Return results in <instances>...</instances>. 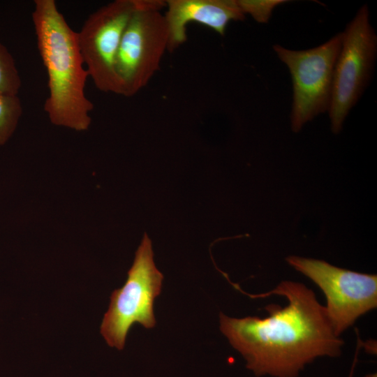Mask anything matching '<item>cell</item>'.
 <instances>
[{"label": "cell", "mask_w": 377, "mask_h": 377, "mask_svg": "<svg viewBox=\"0 0 377 377\" xmlns=\"http://www.w3.org/2000/svg\"><path fill=\"white\" fill-rule=\"evenodd\" d=\"M285 297L288 304L266 306L269 316L230 318L220 313V329L257 376L297 377L321 356L338 357L343 341L336 336L325 307L302 283L283 281L268 293Z\"/></svg>", "instance_id": "6da1fadb"}, {"label": "cell", "mask_w": 377, "mask_h": 377, "mask_svg": "<svg viewBox=\"0 0 377 377\" xmlns=\"http://www.w3.org/2000/svg\"><path fill=\"white\" fill-rule=\"evenodd\" d=\"M34 4L32 21L48 80L49 96L44 110L55 126L87 131L94 105L85 95L89 76L77 33L68 25L54 0H35Z\"/></svg>", "instance_id": "7a4b0ae2"}, {"label": "cell", "mask_w": 377, "mask_h": 377, "mask_svg": "<svg viewBox=\"0 0 377 377\" xmlns=\"http://www.w3.org/2000/svg\"><path fill=\"white\" fill-rule=\"evenodd\" d=\"M162 0H138L124 31L116 59L119 95L134 96L159 70L169 34Z\"/></svg>", "instance_id": "3957f363"}, {"label": "cell", "mask_w": 377, "mask_h": 377, "mask_svg": "<svg viewBox=\"0 0 377 377\" xmlns=\"http://www.w3.org/2000/svg\"><path fill=\"white\" fill-rule=\"evenodd\" d=\"M153 256L151 241L145 233L126 281L112 292L101 325V333L111 347L123 349L128 332L135 323L147 329L156 325L154 302L161 292L163 276Z\"/></svg>", "instance_id": "277c9868"}, {"label": "cell", "mask_w": 377, "mask_h": 377, "mask_svg": "<svg viewBox=\"0 0 377 377\" xmlns=\"http://www.w3.org/2000/svg\"><path fill=\"white\" fill-rule=\"evenodd\" d=\"M377 53V36L362 6L342 31V43L334 69L328 109L331 128L339 133L350 110L367 87Z\"/></svg>", "instance_id": "5b68a950"}, {"label": "cell", "mask_w": 377, "mask_h": 377, "mask_svg": "<svg viewBox=\"0 0 377 377\" xmlns=\"http://www.w3.org/2000/svg\"><path fill=\"white\" fill-rule=\"evenodd\" d=\"M341 43L342 32H339L320 45L305 50L273 46L292 78L290 124L294 132H299L306 123L328 110L334 69Z\"/></svg>", "instance_id": "8992f818"}, {"label": "cell", "mask_w": 377, "mask_h": 377, "mask_svg": "<svg viewBox=\"0 0 377 377\" xmlns=\"http://www.w3.org/2000/svg\"><path fill=\"white\" fill-rule=\"evenodd\" d=\"M286 261L311 279L327 298V315L336 336L376 308L377 276L339 268L325 261L291 256Z\"/></svg>", "instance_id": "52a82bcc"}, {"label": "cell", "mask_w": 377, "mask_h": 377, "mask_svg": "<svg viewBox=\"0 0 377 377\" xmlns=\"http://www.w3.org/2000/svg\"><path fill=\"white\" fill-rule=\"evenodd\" d=\"M138 0H115L89 15L77 33L79 48L89 76L105 93L119 94L115 71L125 28Z\"/></svg>", "instance_id": "ba28073f"}, {"label": "cell", "mask_w": 377, "mask_h": 377, "mask_svg": "<svg viewBox=\"0 0 377 377\" xmlns=\"http://www.w3.org/2000/svg\"><path fill=\"white\" fill-rule=\"evenodd\" d=\"M164 15L169 34L168 51L172 52L187 40L186 25L196 22L223 36L231 21L246 15L237 0H167Z\"/></svg>", "instance_id": "9c48e42d"}, {"label": "cell", "mask_w": 377, "mask_h": 377, "mask_svg": "<svg viewBox=\"0 0 377 377\" xmlns=\"http://www.w3.org/2000/svg\"><path fill=\"white\" fill-rule=\"evenodd\" d=\"M22 114V106L17 95L0 93V146L11 138Z\"/></svg>", "instance_id": "30bf717a"}, {"label": "cell", "mask_w": 377, "mask_h": 377, "mask_svg": "<svg viewBox=\"0 0 377 377\" xmlns=\"http://www.w3.org/2000/svg\"><path fill=\"white\" fill-rule=\"evenodd\" d=\"M22 86L14 58L0 43V93L17 95Z\"/></svg>", "instance_id": "8fae6325"}, {"label": "cell", "mask_w": 377, "mask_h": 377, "mask_svg": "<svg viewBox=\"0 0 377 377\" xmlns=\"http://www.w3.org/2000/svg\"><path fill=\"white\" fill-rule=\"evenodd\" d=\"M237 2L244 15H251L258 23H267L274 8L287 1L237 0Z\"/></svg>", "instance_id": "7c38bea8"}, {"label": "cell", "mask_w": 377, "mask_h": 377, "mask_svg": "<svg viewBox=\"0 0 377 377\" xmlns=\"http://www.w3.org/2000/svg\"><path fill=\"white\" fill-rule=\"evenodd\" d=\"M360 347H361L360 343L357 342V350H356V352H355V357H354V360H353V364H352V367H351L350 371L348 377H353V376L355 367V365L357 364V355L359 353V350H360Z\"/></svg>", "instance_id": "4fadbf2b"}, {"label": "cell", "mask_w": 377, "mask_h": 377, "mask_svg": "<svg viewBox=\"0 0 377 377\" xmlns=\"http://www.w3.org/2000/svg\"><path fill=\"white\" fill-rule=\"evenodd\" d=\"M376 374H370V375H367L366 377H376Z\"/></svg>", "instance_id": "5bb4252c"}]
</instances>
